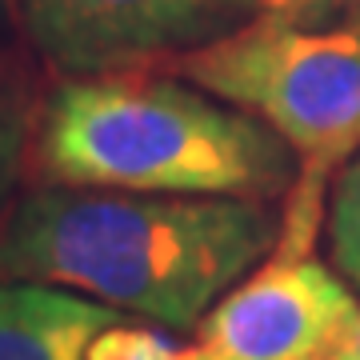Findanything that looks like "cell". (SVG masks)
<instances>
[{
  "label": "cell",
  "mask_w": 360,
  "mask_h": 360,
  "mask_svg": "<svg viewBox=\"0 0 360 360\" xmlns=\"http://www.w3.org/2000/svg\"><path fill=\"white\" fill-rule=\"evenodd\" d=\"M276 236L281 212L269 200L52 184L0 224V281L56 284L168 333H196Z\"/></svg>",
  "instance_id": "6da1fadb"
},
{
  "label": "cell",
  "mask_w": 360,
  "mask_h": 360,
  "mask_svg": "<svg viewBox=\"0 0 360 360\" xmlns=\"http://www.w3.org/2000/svg\"><path fill=\"white\" fill-rule=\"evenodd\" d=\"M40 168L56 184L144 196L272 200L296 184L292 148L269 124L196 84L144 72L77 77L52 92Z\"/></svg>",
  "instance_id": "7a4b0ae2"
},
{
  "label": "cell",
  "mask_w": 360,
  "mask_h": 360,
  "mask_svg": "<svg viewBox=\"0 0 360 360\" xmlns=\"http://www.w3.org/2000/svg\"><path fill=\"white\" fill-rule=\"evenodd\" d=\"M176 72L257 116L292 148L296 184L284 200L276 245L316 248L333 180L360 153V8L333 20L257 13L176 56Z\"/></svg>",
  "instance_id": "3957f363"
},
{
  "label": "cell",
  "mask_w": 360,
  "mask_h": 360,
  "mask_svg": "<svg viewBox=\"0 0 360 360\" xmlns=\"http://www.w3.org/2000/svg\"><path fill=\"white\" fill-rule=\"evenodd\" d=\"M356 316L352 284L316 248L276 245L208 309L188 360H328Z\"/></svg>",
  "instance_id": "277c9868"
},
{
  "label": "cell",
  "mask_w": 360,
  "mask_h": 360,
  "mask_svg": "<svg viewBox=\"0 0 360 360\" xmlns=\"http://www.w3.org/2000/svg\"><path fill=\"white\" fill-rule=\"evenodd\" d=\"M28 40L68 77L184 56L257 16L260 0H16Z\"/></svg>",
  "instance_id": "5b68a950"
},
{
  "label": "cell",
  "mask_w": 360,
  "mask_h": 360,
  "mask_svg": "<svg viewBox=\"0 0 360 360\" xmlns=\"http://www.w3.org/2000/svg\"><path fill=\"white\" fill-rule=\"evenodd\" d=\"M124 312L40 281H0V360H89Z\"/></svg>",
  "instance_id": "8992f818"
},
{
  "label": "cell",
  "mask_w": 360,
  "mask_h": 360,
  "mask_svg": "<svg viewBox=\"0 0 360 360\" xmlns=\"http://www.w3.org/2000/svg\"><path fill=\"white\" fill-rule=\"evenodd\" d=\"M324 236H328L333 269L360 292V153L333 180L328 212H324Z\"/></svg>",
  "instance_id": "52a82bcc"
},
{
  "label": "cell",
  "mask_w": 360,
  "mask_h": 360,
  "mask_svg": "<svg viewBox=\"0 0 360 360\" xmlns=\"http://www.w3.org/2000/svg\"><path fill=\"white\" fill-rule=\"evenodd\" d=\"M89 360H188V340L168 336L160 324H112L89 348Z\"/></svg>",
  "instance_id": "ba28073f"
},
{
  "label": "cell",
  "mask_w": 360,
  "mask_h": 360,
  "mask_svg": "<svg viewBox=\"0 0 360 360\" xmlns=\"http://www.w3.org/2000/svg\"><path fill=\"white\" fill-rule=\"evenodd\" d=\"M20 156H25V112H20L16 96L8 92V84L0 80V196L8 193V184L16 180Z\"/></svg>",
  "instance_id": "9c48e42d"
},
{
  "label": "cell",
  "mask_w": 360,
  "mask_h": 360,
  "mask_svg": "<svg viewBox=\"0 0 360 360\" xmlns=\"http://www.w3.org/2000/svg\"><path fill=\"white\" fill-rule=\"evenodd\" d=\"M333 8V4H348V8H360V0H276L272 13H309V8Z\"/></svg>",
  "instance_id": "30bf717a"
},
{
  "label": "cell",
  "mask_w": 360,
  "mask_h": 360,
  "mask_svg": "<svg viewBox=\"0 0 360 360\" xmlns=\"http://www.w3.org/2000/svg\"><path fill=\"white\" fill-rule=\"evenodd\" d=\"M328 360H360V316L352 321V328L345 333V340L336 345V352Z\"/></svg>",
  "instance_id": "8fae6325"
},
{
  "label": "cell",
  "mask_w": 360,
  "mask_h": 360,
  "mask_svg": "<svg viewBox=\"0 0 360 360\" xmlns=\"http://www.w3.org/2000/svg\"><path fill=\"white\" fill-rule=\"evenodd\" d=\"M276 8V0H260V13H272Z\"/></svg>",
  "instance_id": "7c38bea8"
}]
</instances>
